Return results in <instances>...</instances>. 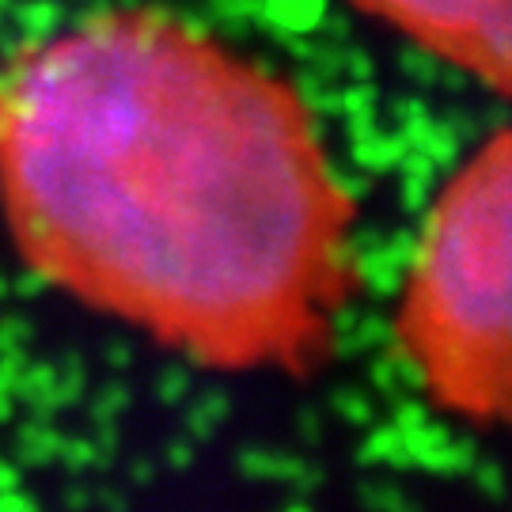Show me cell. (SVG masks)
<instances>
[{
    "label": "cell",
    "instance_id": "6da1fadb",
    "mask_svg": "<svg viewBox=\"0 0 512 512\" xmlns=\"http://www.w3.org/2000/svg\"><path fill=\"white\" fill-rule=\"evenodd\" d=\"M0 213L42 281L220 372H315L361 285L293 84L148 8L0 69Z\"/></svg>",
    "mask_w": 512,
    "mask_h": 512
},
{
    "label": "cell",
    "instance_id": "7a4b0ae2",
    "mask_svg": "<svg viewBox=\"0 0 512 512\" xmlns=\"http://www.w3.org/2000/svg\"><path fill=\"white\" fill-rule=\"evenodd\" d=\"M509 160L505 129L440 190L395 315L433 403L467 425L509 418Z\"/></svg>",
    "mask_w": 512,
    "mask_h": 512
},
{
    "label": "cell",
    "instance_id": "3957f363",
    "mask_svg": "<svg viewBox=\"0 0 512 512\" xmlns=\"http://www.w3.org/2000/svg\"><path fill=\"white\" fill-rule=\"evenodd\" d=\"M440 61L509 92V0H349Z\"/></svg>",
    "mask_w": 512,
    "mask_h": 512
}]
</instances>
